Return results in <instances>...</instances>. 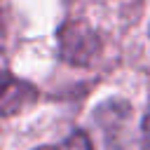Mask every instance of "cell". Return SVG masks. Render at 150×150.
Listing matches in <instances>:
<instances>
[{
  "label": "cell",
  "mask_w": 150,
  "mask_h": 150,
  "mask_svg": "<svg viewBox=\"0 0 150 150\" xmlns=\"http://www.w3.org/2000/svg\"><path fill=\"white\" fill-rule=\"evenodd\" d=\"M59 150H91V143H89L87 134L75 131V134H70V136L63 141V145H61Z\"/></svg>",
  "instance_id": "7a4b0ae2"
},
{
  "label": "cell",
  "mask_w": 150,
  "mask_h": 150,
  "mask_svg": "<svg viewBox=\"0 0 150 150\" xmlns=\"http://www.w3.org/2000/svg\"><path fill=\"white\" fill-rule=\"evenodd\" d=\"M143 150H150V112L143 120Z\"/></svg>",
  "instance_id": "3957f363"
},
{
  "label": "cell",
  "mask_w": 150,
  "mask_h": 150,
  "mask_svg": "<svg viewBox=\"0 0 150 150\" xmlns=\"http://www.w3.org/2000/svg\"><path fill=\"white\" fill-rule=\"evenodd\" d=\"M38 150H56V148H38Z\"/></svg>",
  "instance_id": "277c9868"
},
{
  "label": "cell",
  "mask_w": 150,
  "mask_h": 150,
  "mask_svg": "<svg viewBox=\"0 0 150 150\" xmlns=\"http://www.w3.org/2000/svg\"><path fill=\"white\" fill-rule=\"evenodd\" d=\"M59 42H61V56L68 63H75V66L91 63L101 52V40L96 38V33L84 21L66 23L61 28Z\"/></svg>",
  "instance_id": "6da1fadb"
}]
</instances>
